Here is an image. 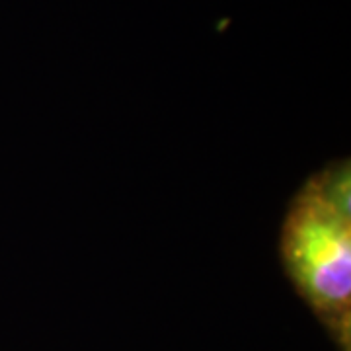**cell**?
Here are the masks:
<instances>
[{
    "instance_id": "1",
    "label": "cell",
    "mask_w": 351,
    "mask_h": 351,
    "mask_svg": "<svg viewBox=\"0 0 351 351\" xmlns=\"http://www.w3.org/2000/svg\"><path fill=\"white\" fill-rule=\"evenodd\" d=\"M279 258L297 293L343 330L351 306V168L334 160L311 174L289 201Z\"/></svg>"
}]
</instances>
